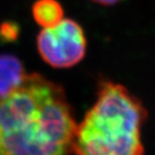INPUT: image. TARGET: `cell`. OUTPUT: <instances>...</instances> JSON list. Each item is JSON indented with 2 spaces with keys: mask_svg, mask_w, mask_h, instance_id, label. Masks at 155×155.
I'll return each mask as SVG.
<instances>
[{
  "mask_svg": "<svg viewBox=\"0 0 155 155\" xmlns=\"http://www.w3.org/2000/svg\"><path fill=\"white\" fill-rule=\"evenodd\" d=\"M147 111L125 87L104 81L98 97L77 125L76 155H144L142 125Z\"/></svg>",
  "mask_w": 155,
  "mask_h": 155,
  "instance_id": "cell-2",
  "label": "cell"
},
{
  "mask_svg": "<svg viewBox=\"0 0 155 155\" xmlns=\"http://www.w3.org/2000/svg\"><path fill=\"white\" fill-rule=\"evenodd\" d=\"M26 74L23 64L13 54H0V100L12 93L22 83Z\"/></svg>",
  "mask_w": 155,
  "mask_h": 155,
  "instance_id": "cell-4",
  "label": "cell"
},
{
  "mask_svg": "<svg viewBox=\"0 0 155 155\" xmlns=\"http://www.w3.org/2000/svg\"><path fill=\"white\" fill-rule=\"evenodd\" d=\"M77 125L64 89L26 74L0 100V155H72Z\"/></svg>",
  "mask_w": 155,
  "mask_h": 155,
  "instance_id": "cell-1",
  "label": "cell"
},
{
  "mask_svg": "<svg viewBox=\"0 0 155 155\" xmlns=\"http://www.w3.org/2000/svg\"><path fill=\"white\" fill-rule=\"evenodd\" d=\"M19 35V25L14 21H4L0 25V39L3 41H13Z\"/></svg>",
  "mask_w": 155,
  "mask_h": 155,
  "instance_id": "cell-6",
  "label": "cell"
},
{
  "mask_svg": "<svg viewBox=\"0 0 155 155\" xmlns=\"http://www.w3.org/2000/svg\"><path fill=\"white\" fill-rule=\"evenodd\" d=\"M92 2H95L97 4L103 5V6H111L115 5L118 2H120L121 0H91Z\"/></svg>",
  "mask_w": 155,
  "mask_h": 155,
  "instance_id": "cell-7",
  "label": "cell"
},
{
  "mask_svg": "<svg viewBox=\"0 0 155 155\" xmlns=\"http://www.w3.org/2000/svg\"><path fill=\"white\" fill-rule=\"evenodd\" d=\"M40 57L49 66L67 69L85 58L87 38L83 27L72 18H64L54 26L42 28L36 38Z\"/></svg>",
  "mask_w": 155,
  "mask_h": 155,
  "instance_id": "cell-3",
  "label": "cell"
},
{
  "mask_svg": "<svg viewBox=\"0 0 155 155\" xmlns=\"http://www.w3.org/2000/svg\"><path fill=\"white\" fill-rule=\"evenodd\" d=\"M33 19L42 28L54 26L64 19V8L58 0H36L32 4Z\"/></svg>",
  "mask_w": 155,
  "mask_h": 155,
  "instance_id": "cell-5",
  "label": "cell"
}]
</instances>
